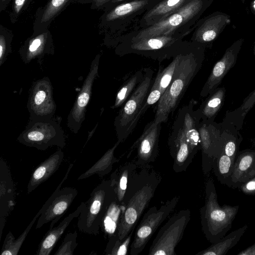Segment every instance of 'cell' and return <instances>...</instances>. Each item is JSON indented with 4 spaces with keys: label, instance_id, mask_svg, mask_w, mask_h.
<instances>
[{
    "label": "cell",
    "instance_id": "1",
    "mask_svg": "<svg viewBox=\"0 0 255 255\" xmlns=\"http://www.w3.org/2000/svg\"><path fill=\"white\" fill-rule=\"evenodd\" d=\"M161 180V175L151 165L138 167L133 173L127 185L123 203L125 210L116 234L120 240L124 239L136 228Z\"/></svg>",
    "mask_w": 255,
    "mask_h": 255
},
{
    "label": "cell",
    "instance_id": "2",
    "mask_svg": "<svg viewBox=\"0 0 255 255\" xmlns=\"http://www.w3.org/2000/svg\"><path fill=\"white\" fill-rule=\"evenodd\" d=\"M191 99L180 108L172 125L168 139L170 154L176 173L185 171L201 150L199 127L201 116L199 109H194Z\"/></svg>",
    "mask_w": 255,
    "mask_h": 255
},
{
    "label": "cell",
    "instance_id": "3",
    "mask_svg": "<svg viewBox=\"0 0 255 255\" xmlns=\"http://www.w3.org/2000/svg\"><path fill=\"white\" fill-rule=\"evenodd\" d=\"M206 48L185 40L183 55L172 81L157 102L153 120L166 123L169 115L176 109L187 88L200 70Z\"/></svg>",
    "mask_w": 255,
    "mask_h": 255
},
{
    "label": "cell",
    "instance_id": "4",
    "mask_svg": "<svg viewBox=\"0 0 255 255\" xmlns=\"http://www.w3.org/2000/svg\"><path fill=\"white\" fill-rule=\"evenodd\" d=\"M214 0H190L162 20L145 28L131 31L124 35L121 41L126 38H137L177 33H191L196 23Z\"/></svg>",
    "mask_w": 255,
    "mask_h": 255
},
{
    "label": "cell",
    "instance_id": "5",
    "mask_svg": "<svg viewBox=\"0 0 255 255\" xmlns=\"http://www.w3.org/2000/svg\"><path fill=\"white\" fill-rule=\"evenodd\" d=\"M205 191V204L200 209L201 228L207 240L213 244L226 235L232 228L239 206L224 204L221 206L212 178L207 180Z\"/></svg>",
    "mask_w": 255,
    "mask_h": 255
},
{
    "label": "cell",
    "instance_id": "6",
    "mask_svg": "<svg viewBox=\"0 0 255 255\" xmlns=\"http://www.w3.org/2000/svg\"><path fill=\"white\" fill-rule=\"evenodd\" d=\"M190 32L177 33L141 38H126L118 45L116 53L120 56L137 54L161 62L172 58Z\"/></svg>",
    "mask_w": 255,
    "mask_h": 255
},
{
    "label": "cell",
    "instance_id": "7",
    "mask_svg": "<svg viewBox=\"0 0 255 255\" xmlns=\"http://www.w3.org/2000/svg\"><path fill=\"white\" fill-rule=\"evenodd\" d=\"M153 72L150 68L144 69L140 83L121 107L114 121L118 141L124 142L132 133L139 119L149 108L146 104L147 97L153 83Z\"/></svg>",
    "mask_w": 255,
    "mask_h": 255
},
{
    "label": "cell",
    "instance_id": "8",
    "mask_svg": "<svg viewBox=\"0 0 255 255\" xmlns=\"http://www.w3.org/2000/svg\"><path fill=\"white\" fill-rule=\"evenodd\" d=\"M116 199V193L111 179L103 180L92 191L78 217L79 230L90 235H98L108 207Z\"/></svg>",
    "mask_w": 255,
    "mask_h": 255
},
{
    "label": "cell",
    "instance_id": "9",
    "mask_svg": "<svg viewBox=\"0 0 255 255\" xmlns=\"http://www.w3.org/2000/svg\"><path fill=\"white\" fill-rule=\"evenodd\" d=\"M17 140L24 145L40 150L52 146L63 148L66 145L60 121L55 117L45 121L29 120Z\"/></svg>",
    "mask_w": 255,
    "mask_h": 255
},
{
    "label": "cell",
    "instance_id": "10",
    "mask_svg": "<svg viewBox=\"0 0 255 255\" xmlns=\"http://www.w3.org/2000/svg\"><path fill=\"white\" fill-rule=\"evenodd\" d=\"M179 200L180 197L175 196L159 207H150L144 213L134 231L129 248L130 255H138L142 252L154 233L173 211Z\"/></svg>",
    "mask_w": 255,
    "mask_h": 255
},
{
    "label": "cell",
    "instance_id": "11",
    "mask_svg": "<svg viewBox=\"0 0 255 255\" xmlns=\"http://www.w3.org/2000/svg\"><path fill=\"white\" fill-rule=\"evenodd\" d=\"M191 219L188 209L172 215L160 228L148 250V255H176L175 248L181 241Z\"/></svg>",
    "mask_w": 255,
    "mask_h": 255
},
{
    "label": "cell",
    "instance_id": "12",
    "mask_svg": "<svg viewBox=\"0 0 255 255\" xmlns=\"http://www.w3.org/2000/svg\"><path fill=\"white\" fill-rule=\"evenodd\" d=\"M159 0H133L114 6L105 20L118 33V45L122 37L136 29L141 15Z\"/></svg>",
    "mask_w": 255,
    "mask_h": 255
},
{
    "label": "cell",
    "instance_id": "13",
    "mask_svg": "<svg viewBox=\"0 0 255 255\" xmlns=\"http://www.w3.org/2000/svg\"><path fill=\"white\" fill-rule=\"evenodd\" d=\"M27 108L29 120H49L54 117L56 105L53 96V87L47 77L34 82L30 89Z\"/></svg>",
    "mask_w": 255,
    "mask_h": 255
},
{
    "label": "cell",
    "instance_id": "14",
    "mask_svg": "<svg viewBox=\"0 0 255 255\" xmlns=\"http://www.w3.org/2000/svg\"><path fill=\"white\" fill-rule=\"evenodd\" d=\"M161 124L154 120L148 123L141 135L130 148L127 158H128L136 150V155L133 159L139 167L151 165L157 159Z\"/></svg>",
    "mask_w": 255,
    "mask_h": 255
},
{
    "label": "cell",
    "instance_id": "15",
    "mask_svg": "<svg viewBox=\"0 0 255 255\" xmlns=\"http://www.w3.org/2000/svg\"><path fill=\"white\" fill-rule=\"evenodd\" d=\"M73 166V163L70 164L64 178L55 190V194L53 199L39 217L36 229L41 228L49 222H51L49 229L53 228L54 224L67 212L77 196L78 191L75 188L66 187L61 189Z\"/></svg>",
    "mask_w": 255,
    "mask_h": 255
},
{
    "label": "cell",
    "instance_id": "16",
    "mask_svg": "<svg viewBox=\"0 0 255 255\" xmlns=\"http://www.w3.org/2000/svg\"><path fill=\"white\" fill-rule=\"evenodd\" d=\"M231 22L230 15L223 12L214 11L197 21L189 41L206 49L211 48L213 42Z\"/></svg>",
    "mask_w": 255,
    "mask_h": 255
},
{
    "label": "cell",
    "instance_id": "17",
    "mask_svg": "<svg viewBox=\"0 0 255 255\" xmlns=\"http://www.w3.org/2000/svg\"><path fill=\"white\" fill-rule=\"evenodd\" d=\"M100 56L92 62L81 90L67 117V127L74 133H77L85 119L87 106L92 93L94 82L98 76Z\"/></svg>",
    "mask_w": 255,
    "mask_h": 255
},
{
    "label": "cell",
    "instance_id": "18",
    "mask_svg": "<svg viewBox=\"0 0 255 255\" xmlns=\"http://www.w3.org/2000/svg\"><path fill=\"white\" fill-rule=\"evenodd\" d=\"M222 124L201 121L199 132L202 153V168L206 175L212 169L215 158L222 151L221 140Z\"/></svg>",
    "mask_w": 255,
    "mask_h": 255
},
{
    "label": "cell",
    "instance_id": "19",
    "mask_svg": "<svg viewBox=\"0 0 255 255\" xmlns=\"http://www.w3.org/2000/svg\"><path fill=\"white\" fill-rule=\"evenodd\" d=\"M244 42L243 38L235 41L226 50L222 57L216 63L201 90V97H206L219 87L225 76L235 65Z\"/></svg>",
    "mask_w": 255,
    "mask_h": 255
},
{
    "label": "cell",
    "instance_id": "20",
    "mask_svg": "<svg viewBox=\"0 0 255 255\" xmlns=\"http://www.w3.org/2000/svg\"><path fill=\"white\" fill-rule=\"evenodd\" d=\"M14 185L6 162L0 160V240L6 219L13 210L14 203Z\"/></svg>",
    "mask_w": 255,
    "mask_h": 255
},
{
    "label": "cell",
    "instance_id": "21",
    "mask_svg": "<svg viewBox=\"0 0 255 255\" xmlns=\"http://www.w3.org/2000/svg\"><path fill=\"white\" fill-rule=\"evenodd\" d=\"M255 176V150L239 151L235 159L232 175V188L241 185Z\"/></svg>",
    "mask_w": 255,
    "mask_h": 255
},
{
    "label": "cell",
    "instance_id": "22",
    "mask_svg": "<svg viewBox=\"0 0 255 255\" xmlns=\"http://www.w3.org/2000/svg\"><path fill=\"white\" fill-rule=\"evenodd\" d=\"M189 0H159L141 15L136 30L145 28L162 20Z\"/></svg>",
    "mask_w": 255,
    "mask_h": 255
},
{
    "label": "cell",
    "instance_id": "23",
    "mask_svg": "<svg viewBox=\"0 0 255 255\" xmlns=\"http://www.w3.org/2000/svg\"><path fill=\"white\" fill-rule=\"evenodd\" d=\"M63 158L64 153L60 149L40 163L31 175L27 187V193H31L56 172L61 164Z\"/></svg>",
    "mask_w": 255,
    "mask_h": 255
},
{
    "label": "cell",
    "instance_id": "24",
    "mask_svg": "<svg viewBox=\"0 0 255 255\" xmlns=\"http://www.w3.org/2000/svg\"><path fill=\"white\" fill-rule=\"evenodd\" d=\"M86 202H82L73 212L66 217L56 227L48 229L43 236L36 254L49 255L71 222L79 216L84 208Z\"/></svg>",
    "mask_w": 255,
    "mask_h": 255
},
{
    "label": "cell",
    "instance_id": "25",
    "mask_svg": "<svg viewBox=\"0 0 255 255\" xmlns=\"http://www.w3.org/2000/svg\"><path fill=\"white\" fill-rule=\"evenodd\" d=\"M138 167L132 159L120 165L111 174L110 179L115 188L118 204H123L128 181Z\"/></svg>",
    "mask_w": 255,
    "mask_h": 255
},
{
    "label": "cell",
    "instance_id": "26",
    "mask_svg": "<svg viewBox=\"0 0 255 255\" xmlns=\"http://www.w3.org/2000/svg\"><path fill=\"white\" fill-rule=\"evenodd\" d=\"M225 94V88L218 87L206 97L198 108L202 121L207 122L215 121L217 114L224 105Z\"/></svg>",
    "mask_w": 255,
    "mask_h": 255
},
{
    "label": "cell",
    "instance_id": "27",
    "mask_svg": "<svg viewBox=\"0 0 255 255\" xmlns=\"http://www.w3.org/2000/svg\"><path fill=\"white\" fill-rule=\"evenodd\" d=\"M55 192L54 191L38 212L34 216L25 230L16 239H15L14 236L10 231L8 233L3 242L0 253L1 255H16L18 254L19 250L24 243V241L28 235L30 229L32 228L35 221L40 216L43 210L50 203L55 195Z\"/></svg>",
    "mask_w": 255,
    "mask_h": 255
},
{
    "label": "cell",
    "instance_id": "28",
    "mask_svg": "<svg viewBox=\"0 0 255 255\" xmlns=\"http://www.w3.org/2000/svg\"><path fill=\"white\" fill-rule=\"evenodd\" d=\"M248 228V225H245L231 232L217 242L212 244L207 249L197 253L196 255H226L227 252L238 243Z\"/></svg>",
    "mask_w": 255,
    "mask_h": 255
},
{
    "label": "cell",
    "instance_id": "29",
    "mask_svg": "<svg viewBox=\"0 0 255 255\" xmlns=\"http://www.w3.org/2000/svg\"><path fill=\"white\" fill-rule=\"evenodd\" d=\"M185 40L180 48L172 58L171 62L163 69H159L154 79L153 83L150 90L158 89L162 95L163 94L167 88L171 83L173 76L179 65L181 60L183 46Z\"/></svg>",
    "mask_w": 255,
    "mask_h": 255
},
{
    "label": "cell",
    "instance_id": "30",
    "mask_svg": "<svg viewBox=\"0 0 255 255\" xmlns=\"http://www.w3.org/2000/svg\"><path fill=\"white\" fill-rule=\"evenodd\" d=\"M255 104V89L243 100L239 107L233 111L226 112L222 124L234 126L238 130H241L246 116Z\"/></svg>",
    "mask_w": 255,
    "mask_h": 255
},
{
    "label": "cell",
    "instance_id": "31",
    "mask_svg": "<svg viewBox=\"0 0 255 255\" xmlns=\"http://www.w3.org/2000/svg\"><path fill=\"white\" fill-rule=\"evenodd\" d=\"M120 143L117 141L91 167L82 174L78 180L86 179L95 174L103 177L109 173L113 165L120 160L114 155L115 151Z\"/></svg>",
    "mask_w": 255,
    "mask_h": 255
},
{
    "label": "cell",
    "instance_id": "32",
    "mask_svg": "<svg viewBox=\"0 0 255 255\" xmlns=\"http://www.w3.org/2000/svg\"><path fill=\"white\" fill-rule=\"evenodd\" d=\"M235 159L231 157L222 151L214 159L212 170L220 183L232 188V175Z\"/></svg>",
    "mask_w": 255,
    "mask_h": 255
},
{
    "label": "cell",
    "instance_id": "33",
    "mask_svg": "<svg viewBox=\"0 0 255 255\" xmlns=\"http://www.w3.org/2000/svg\"><path fill=\"white\" fill-rule=\"evenodd\" d=\"M221 140L223 152L236 159L239 151L240 144L243 140L239 130L234 126L222 124Z\"/></svg>",
    "mask_w": 255,
    "mask_h": 255
},
{
    "label": "cell",
    "instance_id": "34",
    "mask_svg": "<svg viewBox=\"0 0 255 255\" xmlns=\"http://www.w3.org/2000/svg\"><path fill=\"white\" fill-rule=\"evenodd\" d=\"M124 210V205L118 204L116 199L108 207L101 225L102 231L108 238L117 234L121 217Z\"/></svg>",
    "mask_w": 255,
    "mask_h": 255
},
{
    "label": "cell",
    "instance_id": "35",
    "mask_svg": "<svg viewBox=\"0 0 255 255\" xmlns=\"http://www.w3.org/2000/svg\"><path fill=\"white\" fill-rule=\"evenodd\" d=\"M144 74V69L136 71L128 78L119 89L114 105L111 108L115 109L122 107L130 96L140 83Z\"/></svg>",
    "mask_w": 255,
    "mask_h": 255
},
{
    "label": "cell",
    "instance_id": "36",
    "mask_svg": "<svg viewBox=\"0 0 255 255\" xmlns=\"http://www.w3.org/2000/svg\"><path fill=\"white\" fill-rule=\"evenodd\" d=\"M135 230V228L132 230L123 240H120L117 235L109 238L105 254L108 255H128Z\"/></svg>",
    "mask_w": 255,
    "mask_h": 255
},
{
    "label": "cell",
    "instance_id": "37",
    "mask_svg": "<svg viewBox=\"0 0 255 255\" xmlns=\"http://www.w3.org/2000/svg\"><path fill=\"white\" fill-rule=\"evenodd\" d=\"M46 34L43 33L32 38L29 41L26 51L22 54V58L25 63L39 58L45 53Z\"/></svg>",
    "mask_w": 255,
    "mask_h": 255
},
{
    "label": "cell",
    "instance_id": "38",
    "mask_svg": "<svg viewBox=\"0 0 255 255\" xmlns=\"http://www.w3.org/2000/svg\"><path fill=\"white\" fill-rule=\"evenodd\" d=\"M78 233L76 231L67 234L54 255H72L78 243L77 238Z\"/></svg>",
    "mask_w": 255,
    "mask_h": 255
},
{
    "label": "cell",
    "instance_id": "39",
    "mask_svg": "<svg viewBox=\"0 0 255 255\" xmlns=\"http://www.w3.org/2000/svg\"><path fill=\"white\" fill-rule=\"evenodd\" d=\"M68 0H51L46 7L41 18V22L49 20L61 9Z\"/></svg>",
    "mask_w": 255,
    "mask_h": 255
},
{
    "label": "cell",
    "instance_id": "40",
    "mask_svg": "<svg viewBox=\"0 0 255 255\" xmlns=\"http://www.w3.org/2000/svg\"><path fill=\"white\" fill-rule=\"evenodd\" d=\"M238 188L245 194L254 196L255 200V176L241 185Z\"/></svg>",
    "mask_w": 255,
    "mask_h": 255
},
{
    "label": "cell",
    "instance_id": "41",
    "mask_svg": "<svg viewBox=\"0 0 255 255\" xmlns=\"http://www.w3.org/2000/svg\"><path fill=\"white\" fill-rule=\"evenodd\" d=\"M162 94L159 90H150L147 97L146 103L150 107L152 105L158 102Z\"/></svg>",
    "mask_w": 255,
    "mask_h": 255
},
{
    "label": "cell",
    "instance_id": "42",
    "mask_svg": "<svg viewBox=\"0 0 255 255\" xmlns=\"http://www.w3.org/2000/svg\"><path fill=\"white\" fill-rule=\"evenodd\" d=\"M8 52L5 39L3 35L0 36V66L4 62Z\"/></svg>",
    "mask_w": 255,
    "mask_h": 255
},
{
    "label": "cell",
    "instance_id": "43",
    "mask_svg": "<svg viewBox=\"0 0 255 255\" xmlns=\"http://www.w3.org/2000/svg\"><path fill=\"white\" fill-rule=\"evenodd\" d=\"M237 255H255V243L241 251Z\"/></svg>",
    "mask_w": 255,
    "mask_h": 255
},
{
    "label": "cell",
    "instance_id": "44",
    "mask_svg": "<svg viewBox=\"0 0 255 255\" xmlns=\"http://www.w3.org/2000/svg\"><path fill=\"white\" fill-rule=\"evenodd\" d=\"M25 0H15L14 10L16 13H18L21 10Z\"/></svg>",
    "mask_w": 255,
    "mask_h": 255
},
{
    "label": "cell",
    "instance_id": "45",
    "mask_svg": "<svg viewBox=\"0 0 255 255\" xmlns=\"http://www.w3.org/2000/svg\"><path fill=\"white\" fill-rule=\"evenodd\" d=\"M251 12L255 16V0H253L250 4Z\"/></svg>",
    "mask_w": 255,
    "mask_h": 255
},
{
    "label": "cell",
    "instance_id": "46",
    "mask_svg": "<svg viewBox=\"0 0 255 255\" xmlns=\"http://www.w3.org/2000/svg\"><path fill=\"white\" fill-rule=\"evenodd\" d=\"M131 0H113L112 1H113V2L114 1V3H115L114 6H115L120 4L121 3L128 2V1H130Z\"/></svg>",
    "mask_w": 255,
    "mask_h": 255
},
{
    "label": "cell",
    "instance_id": "47",
    "mask_svg": "<svg viewBox=\"0 0 255 255\" xmlns=\"http://www.w3.org/2000/svg\"><path fill=\"white\" fill-rule=\"evenodd\" d=\"M253 53H254V55L255 57V44H254V49H253Z\"/></svg>",
    "mask_w": 255,
    "mask_h": 255
},
{
    "label": "cell",
    "instance_id": "48",
    "mask_svg": "<svg viewBox=\"0 0 255 255\" xmlns=\"http://www.w3.org/2000/svg\"><path fill=\"white\" fill-rule=\"evenodd\" d=\"M240 0L242 2V3H245L246 0Z\"/></svg>",
    "mask_w": 255,
    "mask_h": 255
},
{
    "label": "cell",
    "instance_id": "49",
    "mask_svg": "<svg viewBox=\"0 0 255 255\" xmlns=\"http://www.w3.org/2000/svg\"><path fill=\"white\" fill-rule=\"evenodd\" d=\"M253 144L254 145L255 147V140L253 141Z\"/></svg>",
    "mask_w": 255,
    "mask_h": 255
}]
</instances>
